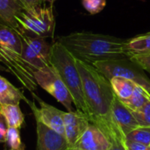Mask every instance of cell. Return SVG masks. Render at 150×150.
<instances>
[{
    "mask_svg": "<svg viewBox=\"0 0 150 150\" xmlns=\"http://www.w3.org/2000/svg\"><path fill=\"white\" fill-rule=\"evenodd\" d=\"M110 83L116 97L120 101H125L128 99L132 96L136 85H138L131 80L120 76H115L112 78L110 80Z\"/></svg>",
    "mask_w": 150,
    "mask_h": 150,
    "instance_id": "ac0fdd59",
    "label": "cell"
},
{
    "mask_svg": "<svg viewBox=\"0 0 150 150\" xmlns=\"http://www.w3.org/2000/svg\"><path fill=\"white\" fill-rule=\"evenodd\" d=\"M132 112L140 127H150V100L142 108Z\"/></svg>",
    "mask_w": 150,
    "mask_h": 150,
    "instance_id": "603a6c76",
    "label": "cell"
},
{
    "mask_svg": "<svg viewBox=\"0 0 150 150\" xmlns=\"http://www.w3.org/2000/svg\"><path fill=\"white\" fill-rule=\"evenodd\" d=\"M33 97L39 102L40 107H37L34 101H31L29 99H25V103L30 106L34 119H39L43 124L51 129L56 131L57 133L64 135V121H63V113L64 112L55 108L54 106L46 103L42 99H40L38 96H36L33 92H32ZM65 136V135H64Z\"/></svg>",
    "mask_w": 150,
    "mask_h": 150,
    "instance_id": "9c48e42d",
    "label": "cell"
},
{
    "mask_svg": "<svg viewBox=\"0 0 150 150\" xmlns=\"http://www.w3.org/2000/svg\"><path fill=\"white\" fill-rule=\"evenodd\" d=\"M112 113L115 124L125 136L140 127L132 111L127 108L117 97H115L112 104Z\"/></svg>",
    "mask_w": 150,
    "mask_h": 150,
    "instance_id": "4fadbf2b",
    "label": "cell"
},
{
    "mask_svg": "<svg viewBox=\"0 0 150 150\" xmlns=\"http://www.w3.org/2000/svg\"><path fill=\"white\" fill-rule=\"evenodd\" d=\"M50 64L70 92L76 110L85 113L89 117V110L83 96L82 80L76 66V59L57 40L53 43L51 47Z\"/></svg>",
    "mask_w": 150,
    "mask_h": 150,
    "instance_id": "3957f363",
    "label": "cell"
},
{
    "mask_svg": "<svg viewBox=\"0 0 150 150\" xmlns=\"http://www.w3.org/2000/svg\"><path fill=\"white\" fill-rule=\"evenodd\" d=\"M34 79L38 86L41 87L48 94L54 97L59 103L67 108L68 112L73 111V98L51 64L36 71L34 74Z\"/></svg>",
    "mask_w": 150,
    "mask_h": 150,
    "instance_id": "8992f818",
    "label": "cell"
},
{
    "mask_svg": "<svg viewBox=\"0 0 150 150\" xmlns=\"http://www.w3.org/2000/svg\"><path fill=\"white\" fill-rule=\"evenodd\" d=\"M8 126L4 119V117L0 114V143H4L6 141Z\"/></svg>",
    "mask_w": 150,
    "mask_h": 150,
    "instance_id": "83f0119b",
    "label": "cell"
},
{
    "mask_svg": "<svg viewBox=\"0 0 150 150\" xmlns=\"http://www.w3.org/2000/svg\"><path fill=\"white\" fill-rule=\"evenodd\" d=\"M126 141L139 142L150 146V127H139L126 136Z\"/></svg>",
    "mask_w": 150,
    "mask_h": 150,
    "instance_id": "44dd1931",
    "label": "cell"
},
{
    "mask_svg": "<svg viewBox=\"0 0 150 150\" xmlns=\"http://www.w3.org/2000/svg\"><path fill=\"white\" fill-rule=\"evenodd\" d=\"M5 142L11 149L25 150V144L21 140L18 128L8 127Z\"/></svg>",
    "mask_w": 150,
    "mask_h": 150,
    "instance_id": "7402d4cb",
    "label": "cell"
},
{
    "mask_svg": "<svg viewBox=\"0 0 150 150\" xmlns=\"http://www.w3.org/2000/svg\"><path fill=\"white\" fill-rule=\"evenodd\" d=\"M0 114L4 117L8 127L18 129L22 127L25 115L19 105H0Z\"/></svg>",
    "mask_w": 150,
    "mask_h": 150,
    "instance_id": "e0dca14e",
    "label": "cell"
},
{
    "mask_svg": "<svg viewBox=\"0 0 150 150\" xmlns=\"http://www.w3.org/2000/svg\"><path fill=\"white\" fill-rule=\"evenodd\" d=\"M149 33V34H150V32H149V33Z\"/></svg>",
    "mask_w": 150,
    "mask_h": 150,
    "instance_id": "d6a6232c",
    "label": "cell"
},
{
    "mask_svg": "<svg viewBox=\"0 0 150 150\" xmlns=\"http://www.w3.org/2000/svg\"><path fill=\"white\" fill-rule=\"evenodd\" d=\"M15 18L22 34L33 38H52L54 36L55 20L53 4L39 7L31 11H20Z\"/></svg>",
    "mask_w": 150,
    "mask_h": 150,
    "instance_id": "277c9868",
    "label": "cell"
},
{
    "mask_svg": "<svg viewBox=\"0 0 150 150\" xmlns=\"http://www.w3.org/2000/svg\"><path fill=\"white\" fill-rule=\"evenodd\" d=\"M22 50L21 57L27 66L35 74L40 69L50 64L52 45L46 39L33 38L21 34Z\"/></svg>",
    "mask_w": 150,
    "mask_h": 150,
    "instance_id": "52a82bcc",
    "label": "cell"
},
{
    "mask_svg": "<svg viewBox=\"0 0 150 150\" xmlns=\"http://www.w3.org/2000/svg\"><path fill=\"white\" fill-rule=\"evenodd\" d=\"M25 11H31L41 6L42 0H17Z\"/></svg>",
    "mask_w": 150,
    "mask_h": 150,
    "instance_id": "484cf974",
    "label": "cell"
},
{
    "mask_svg": "<svg viewBox=\"0 0 150 150\" xmlns=\"http://www.w3.org/2000/svg\"><path fill=\"white\" fill-rule=\"evenodd\" d=\"M0 71H8L7 69H6L1 62H0Z\"/></svg>",
    "mask_w": 150,
    "mask_h": 150,
    "instance_id": "f546056e",
    "label": "cell"
},
{
    "mask_svg": "<svg viewBox=\"0 0 150 150\" xmlns=\"http://www.w3.org/2000/svg\"><path fill=\"white\" fill-rule=\"evenodd\" d=\"M62 43L77 60L93 65L95 62L128 59L127 40L91 32L73 33L61 36Z\"/></svg>",
    "mask_w": 150,
    "mask_h": 150,
    "instance_id": "7a4b0ae2",
    "label": "cell"
},
{
    "mask_svg": "<svg viewBox=\"0 0 150 150\" xmlns=\"http://www.w3.org/2000/svg\"><path fill=\"white\" fill-rule=\"evenodd\" d=\"M127 49L131 55L150 53V34L144 33L131 40H127Z\"/></svg>",
    "mask_w": 150,
    "mask_h": 150,
    "instance_id": "ffe728a7",
    "label": "cell"
},
{
    "mask_svg": "<svg viewBox=\"0 0 150 150\" xmlns=\"http://www.w3.org/2000/svg\"><path fill=\"white\" fill-rule=\"evenodd\" d=\"M109 150H127L126 146H112Z\"/></svg>",
    "mask_w": 150,
    "mask_h": 150,
    "instance_id": "f1b7e54d",
    "label": "cell"
},
{
    "mask_svg": "<svg viewBox=\"0 0 150 150\" xmlns=\"http://www.w3.org/2000/svg\"><path fill=\"white\" fill-rule=\"evenodd\" d=\"M36 121L37 146L36 150H69L64 135L43 124L39 119Z\"/></svg>",
    "mask_w": 150,
    "mask_h": 150,
    "instance_id": "8fae6325",
    "label": "cell"
},
{
    "mask_svg": "<svg viewBox=\"0 0 150 150\" xmlns=\"http://www.w3.org/2000/svg\"><path fill=\"white\" fill-rule=\"evenodd\" d=\"M4 150H12V149H4Z\"/></svg>",
    "mask_w": 150,
    "mask_h": 150,
    "instance_id": "1f68e13d",
    "label": "cell"
},
{
    "mask_svg": "<svg viewBox=\"0 0 150 150\" xmlns=\"http://www.w3.org/2000/svg\"><path fill=\"white\" fill-rule=\"evenodd\" d=\"M21 33L9 25H0V47L17 54H21Z\"/></svg>",
    "mask_w": 150,
    "mask_h": 150,
    "instance_id": "5bb4252c",
    "label": "cell"
},
{
    "mask_svg": "<svg viewBox=\"0 0 150 150\" xmlns=\"http://www.w3.org/2000/svg\"><path fill=\"white\" fill-rule=\"evenodd\" d=\"M150 100V93L146 91L144 88L140 85H136L132 96L125 100L121 101L127 108H129L132 112L137 111L142 108L147 102Z\"/></svg>",
    "mask_w": 150,
    "mask_h": 150,
    "instance_id": "d6986e66",
    "label": "cell"
},
{
    "mask_svg": "<svg viewBox=\"0 0 150 150\" xmlns=\"http://www.w3.org/2000/svg\"><path fill=\"white\" fill-rule=\"evenodd\" d=\"M65 138L68 142L69 150H74L80 138L91 123L89 117L80 112L72 111L63 113Z\"/></svg>",
    "mask_w": 150,
    "mask_h": 150,
    "instance_id": "30bf717a",
    "label": "cell"
},
{
    "mask_svg": "<svg viewBox=\"0 0 150 150\" xmlns=\"http://www.w3.org/2000/svg\"><path fill=\"white\" fill-rule=\"evenodd\" d=\"M126 149L127 150H150V146H147L139 142L126 141Z\"/></svg>",
    "mask_w": 150,
    "mask_h": 150,
    "instance_id": "4316f807",
    "label": "cell"
},
{
    "mask_svg": "<svg viewBox=\"0 0 150 150\" xmlns=\"http://www.w3.org/2000/svg\"><path fill=\"white\" fill-rule=\"evenodd\" d=\"M76 66L91 123L105 133L112 146H126V136L112 118V107L116 95L110 81L93 65L76 59Z\"/></svg>",
    "mask_w": 150,
    "mask_h": 150,
    "instance_id": "6da1fadb",
    "label": "cell"
},
{
    "mask_svg": "<svg viewBox=\"0 0 150 150\" xmlns=\"http://www.w3.org/2000/svg\"><path fill=\"white\" fill-rule=\"evenodd\" d=\"M26 98L20 89L11 84L6 78L0 76V105H19Z\"/></svg>",
    "mask_w": 150,
    "mask_h": 150,
    "instance_id": "2e32d148",
    "label": "cell"
},
{
    "mask_svg": "<svg viewBox=\"0 0 150 150\" xmlns=\"http://www.w3.org/2000/svg\"><path fill=\"white\" fill-rule=\"evenodd\" d=\"M82 3L90 14H97L105 8L106 0H82Z\"/></svg>",
    "mask_w": 150,
    "mask_h": 150,
    "instance_id": "cb8c5ba5",
    "label": "cell"
},
{
    "mask_svg": "<svg viewBox=\"0 0 150 150\" xmlns=\"http://www.w3.org/2000/svg\"><path fill=\"white\" fill-rule=\"evenodd\" d=\"M112 143L97 126L90 123L74 150H109Z\"/></svg>",
    "mask_w": 150,
    "mask_h": 150,
    "instance_id": "7c38bea8",
    "label": "cell"
},
{
    "mask_svg": "<svg viewBox=\"0 0 150 150\" xmlns=\"http://www.w3.org/2000/svg\"><path fill=\"white\" fill-rule=\"evenodd\" d=\"M54 1L55 0H42V2H48V3H50V4H53V3Z\"/></svg>",
    "mask_w": 150,
    "mask_h": 150,
    "instance_id": "4dcf8cb0",
    "label": "cell"
},
{
    "mask_svg": "<svg viewBox=\"0 0 150 150\" xmlns=\"http://www.w3.org/2000/svg\"><path fill=\"white\" fill-rule=\"evenodd\" d=\"M0 62L18 79L23 87L31 92L37 90L38 84L34 79V73L24 62L20 54L0 47Z\"/></svg>",
    "mask_w": 150,
    "mask_h": 150,
    "instance_id": "ba28073f",
    "label": "cell"
},
{
    "mask_svg": "<svg viewBox=\"0 0 150 150\" xmlns=\"http://www.w3.org/2000/svg\"><path fill=\"white\" fill-rule=\"evenodd\" d=\"M132 61L139 64L146 72L150 74V53L143 54H135L130 58Z\"/></svg>",
    "mask_w": 150,
    "mask_h": 150,
    "instance_id": "d4e9b609",
    "label": "cell"
},
{
    "mask_svg": "<svg viewBox=\"0 0 150 150\" xmlns=\"http://www.w3.org/2000/svg\"><path fill=\"white\" fill-rule=\"evenodd\" d=\"M22 10L17 0H0V25H9L20 33L15 16Z\"/></svg>",
    "mask_w": 150,
    "mask_h": 150,
    "instance_id": "9a60e30c",
    "label": "cell"
},
{
    "mask_svg": "<svg viewBox=\"0 0 150 150\" xmlns=\"http://www.w3.org/2000/svg\"><path fill=\"white\" fill-rule=\"evenodd\" d=\"M93 66L109 81L115 76L123 77L133 81L150 93V79L146 75V71L130 58L98 62Z\"/></svg>",
    "mask_w": 150,
    "mask_h": 150,
    "instance_id": "5b68a950",
    "label": "cell"
}]
</instances>
